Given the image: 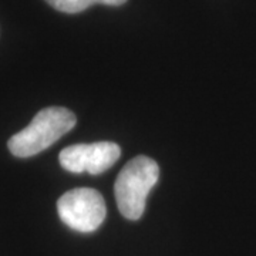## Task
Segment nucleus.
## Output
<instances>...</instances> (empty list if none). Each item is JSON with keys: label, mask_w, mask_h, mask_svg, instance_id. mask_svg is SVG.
<instances>
[{"label": "nucleus", "mask_w": 256, "mask_h": 256, "mask_svg": "<svg viewBox=\"0 0 256 256\" xmlns=\"http://www.w3.org/2000/svg\"><path fill=\"white\" fill-rule=\"evenodd\" d=\"M73 111L64 107H47L37 112L28 127L12 136L8 142L14 156L28 158L44 151L76 126Z\"/></svg>", "instance_id": "f257e3e1"}, {"label": "nucleus", "mask_w": 256, "mask_h": 256, "mask_svg": "<svg viewBox=\"0 0 256 256\" xmlns=\"http://www.w3.org/2000/svg\"><path fill=\"white\" fill-rule=\"evenodd\" d=\"M160 178V166L152 158H132L120 171L114 184L118 210L124 218L137 220L146 210V196Z\"/></svg>", "instance_id": "f03ea898"}, {"label": "nucleus", "mask_w": 256, "mask_h": 256, "mask_svg": "<svg viewBox=\"0 0 256 256\" xmlns=\"http://www.w3.org/2000/svg\"><path fill=\"white\" fill-rule=\"evenodd\" d=\"M57 212L68 228L87 234L100 228L107 215V206L98 191L92 188H76L60 196L57 201Z\"/></svg>", "instance_id": "7ed1b4c3"}, {"label": "nucleus", "mask_w": 256, "mask_h": 256, "mask_svg": "<svg viewBox=\"0 0 256 256\" xmlns=\"http://www.w3.org/2000/svg\"><path fill=\"white\" fill-rule=\"evenodd\" d=\"M121 150L116 142L100 141L92 144H74L60 152V165L74 174L98 175L118 161Z\"/></svg>", "instance_id": "20e7f679"}, {"label": "nucleus", "mask_w": 256, "mask_h": 256, "mask_svg": "<svg viewBox=\"0 0 256 256\" xmlns=\"http://www.w3.org/2000/svg\"><path fill=\"white\" fill-rule=\"evenodd\" d=\"M53 9L63 13H80L88 9L92 4H107V6H121L127 0H46Z\"/></svg>", "instance_id": "39448f33"}]
</instances>
